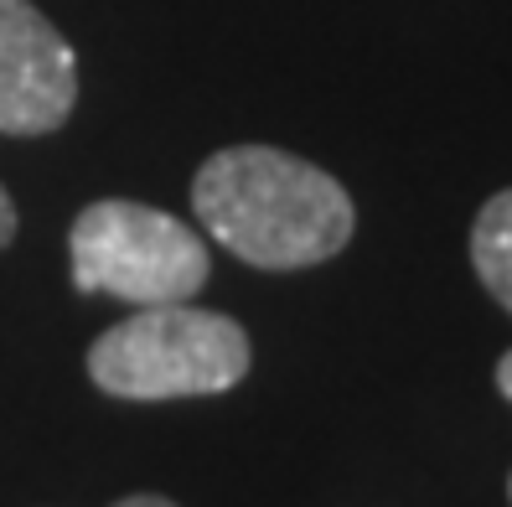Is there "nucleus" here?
<instances>
[{
  "mask_svg": "<svg viewBox=\"0 0 512 507\" xmlns=\"http://www.w3.org/2000/svg\"><path fill=\"white\" fill-rule=\"evenodd\" d=\"M192 213L228 254L259 270H311L352 238V197L331 171L275 145H228L192 182Z\"/></svg>",
  "mask_w": 512,
  "mask_h": 507,
  "instance_id": "1",
  "label": "nucleus"
},
{
  "mask_svg": "<svg viewBox=\"0 0 512 507\" xmlns=\"http://www.w3.org/2000/svg\"><path fill=\"white\" fill-rule=\"evenodd\" d=\"M249 332L233 316L197 306H140L88 347V378L114 399H197L228 394L249 373Z\"/></svg>",
  "mask_w": 512,
  "mask_h": 507,
  "instance_id": "2",
  "label": "nucleus"
},
{
  "mask_svg": "<svg viewBox=\"0 0 512 507\" xmlns=\"http://www.w3.org/2000/svg\"><path fill=\"white\" fill-rule=\"evenodd\" d=\"M73 285L83 295H119L130 306H182L207 285V244L145 202L104 197L88 202L68 233Z\"/></svg>",
  "mask_w": 512,
  "mask_h": 507,
  "instance_id": "3",
  "label": "nucleus"
},
{
  "mask_svg": "<svg viewBox=\"0 0 512 507\" xmlns=\"http://www.w3.org/2000/svg\"><path fill=\"white\" fill-rule=\"evenodd\" d=\"M78 57L32 6L0 0V135H47L73 114Z\"/></svg>",
  "mask_w": 512,
  "mask_h": 507,
  "instance_id": "4",
  "label": "nucleus"
},
{
  "mask_svg": "<svg viewBox=\"0 0 512 507\" xmlns=\"http://www.w3.org/2000/svg\"><path fill=\"white\" fill-rule=\"evenodd\" d=\"M471 264L492 301L512 316V187L497 192L471 223Z\"/></svg>",
  "mask_w": 512,
  "mask_h": 507,
  "instance_id": "5",
  "label": "nucleus"
},
{
  "mask_svg": "<svg viewBox=\"0 0 512 507\" xmlns=\"http://www.w3.org/2000/svg\"><path fill=\"white\" fill-rule=\"evenodd\" d=\"M11 238H16V207H11L6 187H0V249H6Z\"/></svg>",
  "mask_w": 512,
  "mask_h": 507,
  "instance_id": "6",
  "label": "nucleus"
},
{
  "mask_svg": "<svg viewBox=\"0 0 512 507\" xmlns=\"http://www.w3.org/2000/svg\"><path fill=\"white\" fill-rule=\"evenodd\" d=\"M497 389H502V399L512 404V352H502V363H497Z\"/></svg>",
  "mask_w": 512,
  "mask_h": 507,
  "instance_id": "7",
  "label": "nucleus"
},
{
  "mask_svg": "<svg viewBox=\"0 0 512 507\" xmlns=\"http://www.w3.org/2000/svg\"><path fill=\"white\" fill-rule=\"evenodd\" d=\"M114 507H176L166 497H125V502H114Z\"/></svg>",
  "mask_w": 512,
  "mask_h": 507,
  "instance_id": "8",
  "label": "nucleus"
},
{
  "mask_svg": "<svg viewBox=\"0 0 512 507\" xmlns=\"http://www.w3.org/2000/svg\"><path fill=\"white\" fill-rule=\"evenodd\" d=\"M507 497H512V476H507Z\"/></svg>",
  "mask_w": 512,
  "mask_h": 507,
  "instance_id": "9",
  "label": "nucleus"
}]
</instances>
